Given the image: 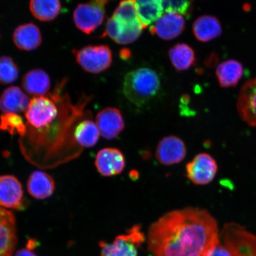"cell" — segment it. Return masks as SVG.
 I'll return each instance as SVG.
<instances>
[{"mask_svg": "<svg viewBox=\"0 0 256 256\" xmlns=\"http://www.w3.org/2000/svg\"><path fill=\"white\" fill-rule=\"evenodd\" d=\"M14 256H37L28 248H24L16 252Z\"/></svg>", "mask_w": 256, "mask_h": 256, "instance_id": "31", "label": "cell"}, {"mask_svg": "<svg viewBox=\"0 0 256 256\" xmlns=\"http://www.w3.org/2000/svg\"><path fill=\"white\" fill-rule=\"evenodd\" d=\"M76 62L85 72L99 74L107 70L112 63V53L110 46L105 44L88 46L80 50H74Z\"/></svg>", "mask_w": 256, "mask_h": 256, "instance_id": "5", "label": "cell"}, {"mask_svg": "<svg viewBox=\"0 0 256 256\" xmlns=\"http://www.w3.org/2000/svg\"><path fill=\"white\" fill-rule=\"evenodd\" d=\"M66 82L62 80L54 89L59 111L35 120L20 140L25 158L39 167L52 168L76 158L82 151L74 138V131L76 124L88 114L85 108L91 98L84 96L78 104H73L70 96L62 94Z\"/></svg>", "mask_w": 256, "mask_h": 256, "instance_id": "1", "label": "cell"}, {"mask_svg": "<svg viewBox=\"0 0 256 256\" xmlns=\"http://www.w3.org/2000/svg\"><path fill=\"white\" fill-rule=\"evenodd\" d=\"M136 4L140 20L145 28L158 21L164 12L161 0H136Z\"/></svg>", "mask_w": 256, "mask_h": 256, "instance_id": "26", "label": "cell"}, {"mask_svg": "<svg viewBox=\"0 0 256 256\" xmlns=\"http://www.w3.org/2000/svg\"><path fill=\"white\" fill-rule=\"evenodd\" d=\"M112 17L124 24H142L138 14L136 0H122L115 10Z\"/></svg>", "mask_w": 256, "mask_h": 256, "instance_id": "27", "label": "cell"}, {"mask_svg": "<svg viewBox=\"0 0 256 256\" xmlns=\"http://www.w3.org/2000/svg\"><path fill=\"white\" fill-rule=\"evenodd\" d=\"M144 28L142 24H121L112 17L106 22L103 36H108L118 44H127L135 42Z\"/></svg>", "mask_w": 256, "mask_h": 256, "instance_id": "16", "label": "cell"}, {"mask_svg": "<svg viewBox=\"0 0 256 256\" xmlns=\"http://www.w3.org/2000/svg\"><path fill=\"white\" fill-rule=\"evenodd\" d=\"M161 86V79L154 70L140 67L124 76L123 92L131 103L142 107L156 97Z\"/></svg>", "mask_w": 256, "mask_h": 256, "instance_id": "3", "label": "cell"}, {"mask_svg": "<svg viewBox=\"0 0 256 256\" xmlns=\"http://www.w3.org/2000/svg\"><path fill=\"white\" fill-rule=\"evenodd\" d=\"M0 130L8 132L12 136L19 135L22 137L26 133V124L17 114H4L0 117Z\"/></svg>", "mask_w": 256, "mask_h": 256, "instance_id": "28", "label": "cell"}, {"mask_svg": "<svg viewBox=\"0 0 256 256\" xmlns=\"http://www.w3.org/2000/svg\"><path fill=\"white\" fill-rule=\"evenodd\" d=\"M96 124L102 136L107 140L116 138L124 127L121 112L114 108H106L98 112Z\"/></svg>", "mask_w": 256, "mask_h": 256, "instance_id": "14", "label": "cell"}, {"mask_svg": "<svg viewBox=\"0 0 256 256\" xmlns=\"http://www.w3.org/2000/svg\"><path fill=\"white\" fill-rule=\"evenodd\" d=\"M99 132L96 124L90 120L82 119L76 124L74 138L80 148L94 146L98 142Z\"/></svg>", "mask_w": 256, "mask_h": 256, "instance_id": "23", "label": "cell"}, {"mask_svg": "<svg viewBox=\"0 0 256 256\" xmlns=\"http://www.w3.org/2000/svg\"><path fill=\"white\" fill-rule=\"evenodd\" d=\"M165 12H174L190 17L193 11L194 0H161Z\"/></svg>", "mask_w": 256, "mask_h": 256, "instance_id": "30", "label": "cell"}, {"mask_svg": "<svg viewBox=\"0 0 256 256\" xmlns=\"http://www.w3.org/2000/svg\"><path fill=\"white\" fill-rule=\"evenodd\" d=\"M238 111L244 122L256 127V76L242 86L238 99Z\"/></svg>", "mask_w": 256, "mask_h": 256, "instance_id": "12", "label": "cell"}, {"mask_svg": "<svg viewBox=\"0 0 256 256\" xmlns=\"http://www.w3.org/2000/svg\"><path fill=\"white\" fill-rule=\"evenodd\" d=\"M216 74L222 87L228 88L238 85L243 75V66L238 60H230L217 66Z\"/></svg>", "mask_w": 256, "mask_h": 256, "instance_id": "22", "label": "cell"}, {"mask_svg": "<svg viewBox=\"0 0 256 256\" xmlns=\"http://www.w3.org/2000/svg\"><path fill=\"white\" fill-rule=\"evenodd\" d=\"M108 0H89L76 6L73 12V20L80 31L89 34L104 23L105 7Z\"/></svg>", "mask_w": 256, "mask_h": 256, "instance_id": "6", "label": "cell"}, {"mask_svg": "<svg viewBox=\"0 0 256 256\" xmlns=\"http://www.w3.org/2000/svg\"><path fill=\"white\" fill-rule=\"evenodd\" d=\"M183 16L174 12H166L150 28V32L161 39L171 40L180 36L185 30Z\"/></svg>", "mask_w": 256, "mask_h": 256, "instance_id": "11", "label": "cell"}, {"mask_svg": "<svg viewBox=\"0 0 256 256\" xmlns=\"http://www.w3.org/2000/svg\"><path fill=\"white\" fill-rule=\"evenodd\" d=\"M186 177L196 185L209 184L215 178L218 165L212 156L200 153L186 166Z\"/></svg>", "mask_w": 256, "mask_h": 256, "instance_id": "8", "label": "cell"}, {"mask_svg": "<svg viewBox=\"0 0 256 256\" xmlns=\"http://www.w3.org/2000/svg\"><path fill=\"white\" fill-rule=\"evenodd\" d=\"M16 244L14 216L11 211L0 207V256H12Z\"/></svg>", "mask_w": 256, "mask_h": 256, "instance_id": "15", "label": "cell"}, {"mask_svg": "<svg viewBox=\"0 0 256 256\" xmlns=\"http://www.w3.org/2000/svg\"><path fill=\"white\" fill-rule=\"evenodd\" d=\"M24 192L20 182L14 176H0V206L14 210L24 207Z\"/></svg>", "mask_w": 256, "mask_h": 256, "instance_id": "10", "label": "cell"}, {"mask_svg": "<svg viewBox=\"0 0 256 256\" xmlns=\"http://www.w3.org/2000/svg\"><path fill=\"white\" fill-rule=\"evenodd\" d=\"M28 96L17 86H11L3 92L0 98V110L4 114L26 112L30 104Z\"/></svg>", "mask_w": 256, "mask_h": 256, "instance_id": "18", "label": "cell"}, {"mask_svg": "<svg viewBox=\"0 0 256 256\" xmlns=\"http://www.w3.org/2000/svg\"><path fill=\"white\" fill-rule=\"evenodd\" d=\"M95 166L99 174L110 177L121 174L126 166V160L120 150L105 148L96 156Z\"/></svg>", "mask_w": 256, "mask_h": 256, "instance_id": "13", "label": "cell"}, {"mask_svg": "<svg viewBox=\"0 0 256 256\" xmlns=\"http://www.w3.org/2000/svg\"><path fill=\"white\" fill-rule=\"evenodd\" d=\"M30 10L34 17L42 22L54 20L62 11L60 0H30Z\"/></svg>", "mask_w": 256, "mask_h": 256, "instance_id": "25", "label": "cell"}, {"mask_svg": "<svg viewBox=\"0 0 256 256\" xmlns=\"http://www.w3.org/2000/svg\"><path fill=\"white\" fill-rule=\"evenodd\" d=\"M186 152V146L183 140L171 136L160 140L156 147V158L161 164L171 166L183 161Z\"/></svg>", "mask_w": 256, "mask_h": 256, "instance_id": "9", "label": "cell"}, {"mask_svg": "<svg viewBox=\"0 0 256 256\" xmlns=\"http://www.w3.org/2000/svg\"><path fill=\"white\" fill-rule=\"evenodd\" d=\"M12 40L19 50L31 51L40 46L42 36L40 28L36 24L28 23L16 28L12 34Z\"/></svg>", "mask_w": 256, "mask_h": 256, "instance_id": "17", "label": "cell"}, {"mask_svg": "<svg viewBox=\"0 0 256 256\" xmlns=\"http://www.w3.org/2000/svg\"><path fill=\"white\" fill-rule=\"evenodd\" d=\"M145 241V236L136 225L126 234L118 236L112 244L100 242L101 256H138V249Z\"/></svg>", "mask_w": 256, "mask_h": 256, "instance_id": "7", "label": "cell"}, {"mask_svg": "<svg viewBox=\"0 0 256 256\" xmlns=\"http://www.w3.org/2000/svg\"><path fill=\"white\" fill-rule=\"evenodd\" d=\"M206 256H256V235L238 224H226L218 243Z\"/></svg>", "mask_w": 256, "mask_h": 256, "instance_id": "4", "label": "cell"}, {"mask_svg": "<svg viewBox=\"0 0 256 256\" xmlns=\"http://www.w3.org/2000/svg\"><path fill=\"white\" fill-rule=\"evenodd\" d=\"M27 188L28 193L35 199L44 200L53 194L56 184L50 174L36 171L32 172L28 178Z\"/></svg>", "mask_w": 256, "mask_h": 256, "instance_id": "20", "label": "cell"}, {"mask_svg": "<svg viewBox=\"0 0 256 256\" xmlns=\"http://www.w3.org/2000/svg\"><path fill=\"white\" fill-rule=\"evenodd\" d=\"M19 70L11 57H0V84H10L17 81Z\"/></svg>", "mask_w": 256, "mask_h": 256, "instance_id": "29", "label": "cell"}, {"mask_svg": "<svg viewBox=\"0 0 256 256\" xmlns=\"http://www.w3.org/2000/svg\"><path fill=\"white\" fill-rule=\"evenodd\" d=\"M193 32L198 40L208 42L222 34V28L220 21L216 17L204 15L194 21Z\"/></svg>", "mask_w": 256, "mask_h": 256, "instance_id": "21", "label": "cell"}, {"mask_svg": "<svg viewBox=\"0 0 256 256\" xmlns=\"http://www.w3.org/2000/svg\"><path fill=\"white\" fill-rule=\"evenodd\" d=\"M168 56L172 65L179 72L186 71L196 62L193 48L186 44H178L171 48Z\"/></svg>", "mask_w": 256, "mask_h": 256, "instance_id": "24", "label": "cell"}, {"mask_svg": "<svg viewBox=\"0 0 256 256\" xmlns=\"http://www.w3.org/2000/svg\"><path fill=\"white\" fill-rule=\"evenodd\" d=\"M219 238L216 220L206 210L187 208L152 224L148 248L154 256H206Z\"/></svg>", "mask_w": 256, "mask_h": 256, "instance_id": "2", "label": "cell"}, {"mask_svg": "<svg viewBox=\"0 0 256 256\" xmlns=\"http://www.w3.org/2000/svg\"><path fill=\"white\" fill-rule=\"evenodd\" d=\"M22 87L28 94L34 97L46 96L50 88L49 75L43 70L36 68L30 70L24 76Z\"/></svg>", "mask_w": 256, "mask_h": 256, "instance_id": "19", "label": "cell"}]
</instances>
